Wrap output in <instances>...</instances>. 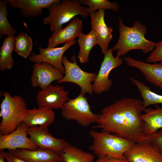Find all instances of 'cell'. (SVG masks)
Returning a JSON list of instances; mask_svg holds the SVG:
<instances>
[{"label": "cell", "instance_id": "obj_14", "mask_svg": "<svg viewBox=\"0 0 162 162\" xmlns=\"http://www.w3.org/2000/svg\"><path fill=\"white\" fill-rule=\"evenodd\" d=\"M64 74L59 70L47 63H34L33 66L31 82L32 86L44 89L54 81L62 79Z\"/></svg>", "mask_w": 162, "mask_h": 162}, {"label": "cell", "instance_id": "obj_24", "mask_svg": "<svg viewBox=\"0 0 162 162\" xmlns=\"http://www.w3.org/2000/svg\"><path fill=\"white\" fill-rule=\"evenodd\" d=\"M61 162H93L94 156L70 144L60 154Z\"/></svg>", "mask_w": 162, "mask_h": 162}, {"label": "cell", "instance_id": "obj_4", "mask_svg": "<svg viewBox=\"0 0 162 162\" xmlns=\"http://www.w3.org/2000/svg\"><path fill=\"white\" fill-rule=\"evenodd\" d=\"M47 9L48 15L43 23L49 25L52 32L62 29L64 24L77 15L84 18L89 16L88 7L82 6L80 0H58Z\"/></svg>", "mask_w": 162, "mask_h": 162}, {"label": "cell", "instance_id": "obj_32", "mask_svg": "<svg viewBox=\"0 0 162 162\" xmlns=\"http://www.w3.org/2000/svg\"><path fill=\"white\" fill-rule=\"evenodd\" d=\"M95 162H128L126 160H122L108 156L98 157Z\"/></svg>", "mask_w": 162, "mask_h": 162}, {"label": "cell", "instance_id": "obj_1", "mask_svg": "<svg viewBox=\"0 0 162 162\" xmlns=\"http://www.w3.org/2000/svg\"><path fill=\"white\" fill-rule=\"evenodd\" d=\"M143 102L139 99L124 98L103 108L98 114V128L134 142L147 139L141 118Z\"/></svg>", "mask_w": 162, "mask_h": 162}, {"label": "cell", "instance_id": "obj_30", "mask_svg": "<svg viewBox=\"0 0 162 162\" xmlns=\"http://www.w3.org/2000/svg\"><path fill=\"white\" fill-rule=\"evenodd\" d=\"M147 139L162 154V130L146 135Z\"/></svg>", "mask_w": 162, "mask_h": 162}, {"label": "cell", "instance_id": "obj_26", "mask_svg": "<svg viewBox=\"0 0 162 162\" xmlns=\"http://www.w3.org/2000/svg\"><path fill=\"white\" fill-rule=\"evenodd\" d=\"M33 46L31 37L25 32H21L15 38L14 50L18 55L26 58L31 54Z\"/></svg>", "mask_w": 162, "mask_h": 162}, {"label": "cell", "instance_id": "obj_8", "mask_svg": "<svg viewBox=\"0 0 162 162\" xmlns=\"http://www.w3.org/2000/svg\"><path fill=\"white\" fill-rule=\"evenodd\" d=\"M48 127H27L29 138L39 148L51 151L60 154L70 144L63 138H57L49 132Z\"/></svg>", "mask_w": 162, "mask_h": 162}, {"label": "cell", "instance_id": "obj_29", "mask_svg": "<svg viewBox=\"0 0 162 162\" xmlns=\"http://www.w3.org/2000/svg\"><path fill=\"white\" fill-rule=\"evenodd\" d=\"M146 62L148 63L162 62V40L156 43L154 49L146 58Z\"/></svg>", "mask_w": 162, "mask_h": 162}, {"label": "cell", "instance_id": "obj_33", "mask_svg": "<svg viewBox=\"0 0 162 162\" xmlns=\"http://www.w3.org/2000/svg\"><path fill=\"white\" fill-rule=\"evenodd\" d=\"M2 154L0 153V162H6Z\"/></svg>", "mask_w": 162, "mask_h": 162}, {"label": "cell", "instance_id": "obj_20", "mask_svg": "<svg viewBox=\"0 0 162 162\" xmlns=\"http://www.w3.org/2000/svg\"><path fill=\"white\" fill-rule=\"evenodd\" d=\"M55 119V113L51 109L48 107H34L28 109L22 122L27 127H48Z\"/></svg>", "mask_w": 162, "mask_h": 162}, {"label": "cell", "instance_id": "obj_31", "mask_svg": "<svg viewBox=\"0 0 162 162\" xmlns=\"http://www.w3.org/2000/svg\"><path fill=\"white\" fill-rule=\"evenodd\" d=\"M0 153L2 154L7 162H28L24 159L12 155L9 152H5L4 150H0Z\"/></svg>", "mask_w": 162, "mask_h": 162}, {"label": "cell", "instance_id": "obj_27", "mask_svg": "<svg viewBox=\"0 0 162 162\" xmlns=\"http://www.w3.org/2000/svg\"><path fill=\"white\" fill-rule=\"evenodd\" d=\"M7 0H0V38L4 35L14 36L16 32L8 21Z\"/></svg>", "mask_w": 162, "mask_h": 162}, {"label": "cell", "instance_id": "obj_10", "mask_svg": "<svg viewBox=\"0 0 162 162\" xmlns=\"http://www.w3.org/2000/svg\"><path fill=\"white\" fill-rule=\"evenodd\" d=\"M76 42L75 39L66 43L62 47L43 48L38 47V54L32 52L29 57L30 62L34 63H47L60 70L64 74L65 69L62 62L63 55L65 52Z\"/></svg>", "mask_w": 162, "mask_h": 162}, {"label": "cell", "instance_id": "obj_9", "mask_svg": "<svg viewBox=\"0 0 162 162\" xmlns=\"http://www.w3.org/2000/svg\"><path fill=\"white\" fill-rule=\"evenodd\" d=\"M112 48L108 49L104 55L103 61L92 85L93 92L97 94L109 91L113 82L109 78V74L114 68L120 66L123 62L120 57H114Z\"/></svg>", "mask_w": 162, "mask_h": 162}, {"label": "cell", "instance_id": "obj_15", "mask_svg": "<svg viewBox=\"0 0 162 162\" xmlns=\"http://www.w3.org/2000/svg\"><path fill=\"white\" fill-rule=\"evenodd\" d=\"M105 10L100 9L95 12H90V25L92 30L96 33L98 45L104 55L108 49L110 42L112 38L113 29L106 25L104 20Z\"/></svg>", "mask_w": 162, "mask_h": 162}, {"label": "cell", "instance_id": "obj_7", "mask_svg": "<svg viewBox=\"0 0 162 162\" xmlns=\"http://www.w3.org/2000/svg\"><path fill=\"white\" fill-rule=\"evenodd\" d=\"M71 62L68 59L66 56H63L62 62L65 72L63 78L58 81V83L72 82L78 85L81 89L80 94L84 95L93 93L92 83L94 82L97 74L82 70L78 65L75 55L71 58Z\"/></svg>", "mask_w": 162, "mask_h": 162}, {"label": "cell", "instance_id": "obj_19", "mask_svg": "<svg viewBox=\"0 0 162 162\" xmlns=\"http://www.w3.org/2000/svg\"><path fill=\"white\" fill-rule=\"evenodd\" d=\"M9 152L28 162H61L62 161L59 154L39 148L34 150L16 149L9 150Z\"/></svg>", "mask_w": 162, "mask_h": 162}, {"label": "cell", "instance_id": "obj_18", "mask_svg": "<svg viewBox=\"0 0 162 162\" xmlns=\"http://www.w3.org/2000/svg\"><path fill=\"white\" fill-rule=\"evenodd\" d=\"M58 0H7L13 8L20 10L23 16L37 17L42 14V9H48Z\"/></svg>", "mask_w": 162, "mask_h": 162}, {"label": "cell", "instance_id": "obj_13", "mask_svg": "<svg viewBox=\"0 0 162 162\" xmlns=\"http://www.w3.org/2000/svg\"><path fill=\"white\" fill-rule=\"evenodd\" d=\"M124 156L128 162H162V154L147 139L135 143Z\"/></svg>", "mask_w": 162, "mask_h": 162}, {"label": "cell", "instance_id": "obj_17", "mask_svg": "<svg viewBox=\"0 0 162 162\" xmlns=\"http://www.w3.org/2000/svg\"><path fill=\"white\" fill-rule=\"evenodd\" d=\"M82 21L75 17L64 28L52 32L48 40L47 48L55 47L58 45L75 39L82 33Z\"/></svg>", "mask_w": 162, "mask_h": 162}, {"label": "cell", "instance_id": "obj_11", "mask_svg": "<svg viewBox=\"0 0 162 162\" xmlns=\"http://www.w3.org/2000/svg\"><path fill=\"white\" fill-rule=\"evenodd\" d=\"M27 126L21 122L14 131L5 135L0 134V150L22 149L34 150L38 148L28 138Z\"/></svg>", "mask_w": 162, "mask_h": 162}, {"label": "cell", "instance_id": "obj_28", "mask_svg": "<svg viewBox=\"0 0 162 162\" xmlns=\"http://www.w3.org/2000/svg\"><path fill=\"white\" fill-rule=\"evenodd\" d=\"M82 4L88 6L89 12H95L98 10L111 9L118 11L119 8V4L107 0H80Z\"/></svg>", "mask_w": 162, "mask_h": 162}, {"label": "cell", "instance_id": "obj_21", "mask_svg": "<svg viewBox=\"0 0 162 162\" xmlns=\"http://www.w3.org/2000/svg\"><path fill=\"white\" fill-rule=\"evenodd\" d=\"M141 118L144 122L143 132L146 135L153 134L162 128V108H146Z\"/></svg>", "mask_w": 162, "mask_h": 162}, {"label": "cell", "instance_id": "obj_6", "mask_svg": "<svg viewBox=\"0 0 162 162\" xmlns=\"http://www.w3.org/2000/svg\"><path fill=\"white\" fill-rule=\"evenodd\" d=\"M61 110V115L63 118L75 120L82 127L96 123L98 118V114L91 111L87 98L80 93L76 98L66 102Z\"/></svg>", "mask_w": 162, "mask_h": 162}, {"label": "cell", "instance_id": "obj_25", "mask_svg": "<svg viewBox=\"0 0 162 162\" xmlns=\"http://www.w3.org/2000/svg\"><path fill=\"white\" fill-rule=\"evenodd\" d=\"M129 78L133 83L137 87L143 101L144 109L152 105L162 104V95L152 92L150 88L144 83L132 77Z\"/></svg>", "mask_w": 162, "mask_h": 162}, {"label": "cell", "instance_id": "obj_2", "mask_svg": "<svg viewBox=\"0 0 162 162\" xmlns=\"http://www.w3.org/2000/svg\"><path fill=\"white\" fill-rule=\"evenodd\" d=\"M119 37L118 40L112 48L116 51V56L120 57L126 55L130 51L140 50L144 54L152 51L156 43L146 39V26L136 21L133 26H126L118 17Z\"/></svg>", "mask_w": 162, "mask_h": 162}, {"label": "cell", "instance_id": "obj_16", "mask_svg": "<svg viewBox=\"0 0 162 162\" xmlns=\"http://www.w3.org/2000/svg\"><path fill=\"white\" fill-rule=\"evenodd\" d=\"M123 58L127 65L139 70L148 82L162 90V62L150 64L130 56L123 57Z\"/></svg>", "mask_w": 162, "mask_h": 162}, {"label": "cell", "instance_id": "obj_23", "mask_svg": "<svg viewBox=\"0 0 162 162\" xmlns=\"http://www.w3.org/2000/svg\"><path fill=\"white\" fill-rule=\"evenodd\" d=\"M15 36H7L4 38L0 49V70L4 72L10 70L14 62L12 56L14 50Z\"/></svg>", "mask_w": 162, "mask_h": 162}, {"label": "cell", "instance_id": "obj_5", "mask_svg": "<svg viewBox=\"0 0 162 162\" xmlns=\"http://www.w3.org/2000/svg\"><path fill=\"white\" fill-rule=\"evenodd\" d=\"M0 104V134L5 135L14 131L22 122L28 110L24 98L18 95L12 96L7 92L2 95Z\"/></svg>", "mask_w": 162, "mask_h": 162}, {"label": "cell", "instance_id": "obj_3", "mask_svg": "<svg viewBox=\"0 0 162 162\" xmlns=\"http://www.w3.org/2000/svg\"><path fill=\"white\" fill-rule=\"evenodd\" d=\"M89 135L92 139L89 149L98 157L108 156L125 160L124 153L135 143L102 130L98 132L92 130Z\"/></svg>", "mask_w": 162, "mask_h": 162}, {"label": "cell", "instance_id": "obj_22", "mask_svg": "<svg viewBox=\"0 0 162 162\" xmlns=\"http://www.w3.org/2000/svg\"><path fill=\"white\" fill-rule=\"evenodd\" d=\"M78 38L80 50L77 58L80 63H87L89 61V55L92 49L98 44L96 33L92 30L87 34L81 33Z\"/></svg>", "mask_w": 162, "mask_h": 162}, {"label": "cell", "instance_id": "obj_12", "mask_svg": "<svg viewBox=\"0 0 162 162\" xmlns=\"http://www.w3.org/2000/svg\"><path fill=\"white\" fill-rule=\"evenodd\" d=\"M68 93V91L65 90L63 86L51 84L38 91L36 98L38 107L61 109L64 104L70 99Z\"/></svg>", "mask_w": 162, "mask_h": 162}]
</instances>
